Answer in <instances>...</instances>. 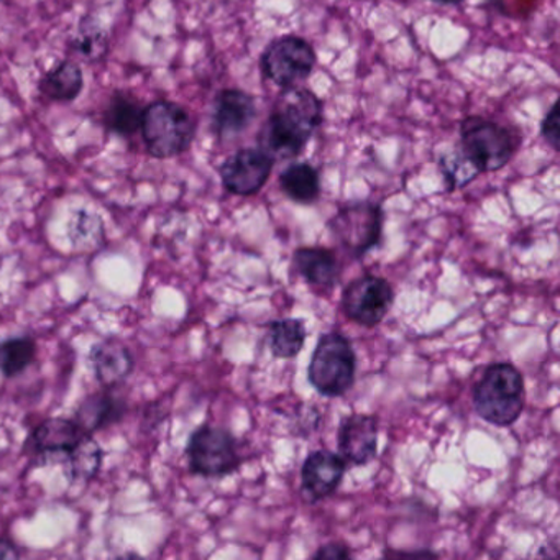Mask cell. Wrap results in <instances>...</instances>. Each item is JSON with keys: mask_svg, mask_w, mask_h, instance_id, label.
<instances>
[{"mask_svg": "<svg viewBox=\"0 0 560 560\" xmlns=\"http://www.w3.org/2000/svg\"><path fill=\"white\" fill-rule=\"evenodd\" d=\"M324 122L319 97L306 88L281 90L270 116L258 132V149L271 159H298Z\"/></svg>", "mask_w": 560, "mask_h": 560, "instance_id": "6da1fadb", "label": "cell"}, {"mask_svg": "<svg viewBox=\"0 0 560 560\" xmlns=\"http://www.w3.org/2000/svg\"><path fill=\"white\" fill-rule=\"evenodd\" d=\"M520 137L506 126L471 116L462 120L458 150L478 173H494L513 160Z\"/></svg>", "mask_w": 560, "mask_h": 560, "instance_id": "277c9868", "label": "cell"}, {"mask_svg": "<svg viewBox=\"0 0 560 560\" xmlns=\"http://www.w3.org/2000/svg\"><path fill=\"white\" fill-rule=\"evenodd\" d=\"M526 405L524 376L513 363H491L474 388V406L483 421L508 428L520 419Z\"/></svg>", "mask_w": 560, "mask_h": 560, "instance_id": "7a4b0ae2", "label": "cell"}, {"mask_svg": "<svg viewBox=\"0 0 560 560\" xmlns=\"http://www.w3.org/2000/svg\"><path fill=\"white\" fill-rule=\"evenodd\" d=\"M307 330L301 319L273 320L268 326V343L277 359H294L306 343Z\"/></svg>", "mask_w": 560, "mask_h": 560, "instance_id": "44dd1931", "label": "cell"}, {"mask_svg": "<svg viewBox=\"0 0 560 560\" xmlns=\"http://www.w3.org/2000/svg\"><path fill=\"white\" fill-rule=\"evenodd\" d=\"M37 340L32 336H15L0 342V373L8 380L18 378L37 360Z\"/></svg>", "mask_w": 560, "mask_h": 560, "instance_id": "ffe728a7", "label": "cell"}, {"mask_svg": "<svg viewBox=\"0 0 560 560\" xmlns=\"http://www.w3.org/2000/svg\"><path fill=\"white\" fill-rule=\"evenodd\" d=\"M540 137L550 149L559 152L560 149V103L556 101L550 107L549 113L544 117L540 124Z\"/></svg>", "mask_w": 560, "mask_h": 560, "instance_id": "4316f807", "label": "cell"}, {"mask_svg": "<svg viewBox=\"0 0 560 560\" xmlns=\"http://www.w3.org/2000/svg\"><path fill=\"white\" fill-rule=\"evenodd\" d=\"M431 2L441 5H460L464 0H431Z\"/></svg>", "mask_w": 560, "mask_h": 560, "instance_id": "f546056e", "label": "cell"}, {"mask_svg": "<svg viewBox=\"0 0 560 560\" xmlns=\"http://www.w3.org/2000/svg\"><path fill=\"white\" fill-rule=\"evenodd\" d=\"M284 195L298 205H314L320 196V178L310 163H293L280 175Z\"/></svg>", "mask_w": 560, "mask_h": 560, "instance_id": "ac0fdd59", "label": "cell"}, {"mask_svg": "<svg viewBox=\"0 0 560 560\" xmlns=\"http://www.w3.org/2000/svg\"><path fill=\"white\" fill-rule=\"evenodd\" d=\"M346 470L347 462L340 454L326 448L313 452L307 455L301 468L304 491L313 501L324 500L339 488Z\"/></svg>", "mask_w": 560, "mask_h": 560, "instance_id": "2e32d148", "label": "cell"}, {"mask_svg": "<svg viewBox=\"0 0 560 560\" xmlns=\"http://www.w3.org/2000/svg\"><path fill=\"white\" fill-rule=\"evenodd\" d=\"M273 166L275 160L264 150L242 149L222 163L219 175L231 195L254 196L267 185Z\"/></svg>", "mask_w": 560, "mask_h": 560, "instance_id": "8fae6325", "label": "cell"}, {"mask_svg": "<svg viewBox=\"0 0 560 560\" xmlns=\"http://www.w3.org/2000/svg\"><path fill=\"white\" fill-rule=\"evenodd\" d=\"M142 114L143 110H140L136 101L130 100L126 94H117L107 107L106 124L119 136H132L140 129Z\"/></svg>", "mask_w": 560, "mask_h": 560, "instance_id": "603a6c76", "label": "cell"}, {"mask_svg": "<svg viewBox=\"0 0 560 560\" xmlns=\"http://www.w3.org/2000/svg\"><path fill=\"white\" fill-rule=\"evenodd\" d=\"M313 557L314 559L340 560L350 559V557H352V552H350V549L346 544L330 542L320 547L317 552L313 553Z\"/></svg>", "mask_w": 560, "mask_h": 560, "instance_id": "83f0119b", "label": "cell"}, {"mask_svg": "<svg viewBox=\"0 0 560 560\" xmlns=\"http://www.w3.org/2000/svg\"><path fill=\"white\" fill-rule=\"evenodd\" d=\"M395 301L389 281L375 275H363L343 290L342 307L346 316L363 327L383 323Z\"/></svg>", "mask_w": 560, "mask_h": 560, "instance_id": "30bf717a", "label": "cell"}, {"mask_svg": "<svg viewBox=\"0 0 560 560\" xmlns=\"http://www.w3.org/2000/svg\"><path fill=\"white\" fill-rule=\"evenodd\" d=\"M357 357L352 343L339 332L320 337L307 366V378L319 395L337 398L355 382Z\"/></svg>", "mask_w": 560, "mask_h": 560, "instance_id": "5b68a950", "label": "cell"}, {"mask_svg": "<svg viewBox=\"0 0 560 560\" xmlns=\"http://www.w3.org/2000/svg\"><path fill=\"white\" fill-rule=\"evenodd\" d=\"M100 222L97 215L88 214V212H78L74 218L73 225H71V238L74 244L81 247H91L90 244H97V237L103 238V229L94 228V224Z\"/></svg>", "mask_w": 560, "mask_h": 560, "instance_id": "d4e9b609", "label": "cell"}, {"mask_svg": "<svg viewBox=\"0 0 560 560\" xmlns=\"http://www.w3.org/2000/svg\"><path fill=\"white\" fill-rule=\"evenodd\" d=\"M83 71L73 61H63L55 70L48 71L40 80V91L45 96L60 103L77 100L83 91Z\"/></svg>", "mask_w": 560, "mask_h": 560, "instance_id": "d6986e66", "label": "cell"}, {"mask_svg": "<svg viewBox=\"0 0 560 560\" xmlns=\"http://www.w3.org/2000/svg\"><path fill=\"white\" fill-rule=\"evenodd\" d=\"M143 142L153 159L182 155L191 147L196 124L188 110L172 101H156L142 114Z\"/></svg>", "mask_w": 560, "mask_h": 560, "instance_id": "3957f363", "label": "cell"}, {"mask_svg": "<svg viewBox=\"0 0 560 560\" xmlns=\"http://www.w3.org/2000/svg\"><path fill=\"white\" fill-rule=\"evenodd\" d=\"M104 451L100 442L90 435L77 452L67 460L68 474L73 481L90 483L103 467Z\"/></svg>", "mask_w": 560, "mask_h": 560, "instance_id": "7402d4cb", "label": "cell"}, {"mask_svg": "<svg viewBox=\"0 0 560 560\" xmlns=\"http://www.w3.org/2000/svg\"><path fill=\"white\" fill-rule=\"evenodd\" d=\"M439 165H441V172L444 173L448 191L464 188V186H467L468 183L474 182V179L480 175V173L474 168V165L465 159L460 150L442 155Z\"/></svg>", "mask_w": 560, "mask_h": 560, "instance_id": "cb8c5ba5", "label": "cell"}, {"mask_svg": "<svg viewBox=\"0 0 560 560\" xmlns=\"http://www.w3.org/2000/svg\"><path fill=\"white\" fill-rule=\"evenodd\" d=\"M129 411L126 398L117 395V389L101 388L91 393L78 405L73 419L88 432L94 435L104 429L119 424Z\"/></svg>", "mask_w": 560, "mask_h": 560, "instance_id": "9a60e30c", "label": "cell"}, {"mask_svg": "<svg viewBox=\"0 0 560 560\" xmlns=\"http://www.w3.org/2000/svg\"><path fill=\"white\" fill-rule=\"evenodd\" d=\"M24 556V550L11 537L0 536V560L4 559H21Z\"/></svg>", "mask_w": 560, "mask_h": 560, "instance_id": "f1b7e54d", "label": "cell"}, {"mask_svg": "<svg viewBox=\"0 0 560 560\" xmlns=\"http://www.w3.org/2000/svg\"><path fill=\"white\" fill-rule=\"evenodd\" d=\"M385 212L378 202L353 201L343 205L329 221V231L337 244L362 258L382 244Z\"/></svg>", "mask_w": 560, "mask_h": 560, "instance_id": "52a82bcc", "label": "cell"}, {"mask_svg": "<svg viewBox=\"0 0 560 560\" xmlns=\"http://www.w3.org/2000/svg\"><path fill=\"white\" fill-rule=\"evenodd\" d=\"M73 418L42 419L25 439L22 454L35 464H50L55 458H68L90 438Z\"/></svg>", "mask_w": 560, "mask_h": 560, "instance_id": "9c48e42d", "label": "cell"}, {"mask_svg": "<svg viewBox=\"0 0 560 560\" xmlns=\"http://www.w3.org/2000/svg\"><path fill=\"white\" fill-rule=\"evenodd\" d=\"M293 267L307 283L323 290H332L339 280V261L329 248H298L293 254Z\"/></svg>", "mask_w": 560, "mask_h": 560, "instance_id": "e0dca14e", "label": "cell"}, {"mask_svg": "<svg viewBox=\"0 0 560 560\" xmlns=\"http://www.w3.org/2000/svg\"><path fill=\"white\" fill-rule=\"evenodd\" d=\"M91 31H88V27H81L80 37L74 42L77 45L78 51L84 55V57L90 58V60H97V58L103 57L104 51L107 48V38L100 28L90 27Z\"/></svg>", "mask_w": 560, "mask_h": 560, "instance_id": "484cf974", "label": "cell"}, {"mask_svg": "<svg viewBox=\"0 0 560 560\" xmlns=\"http://www.w3.org/2000/svg\"><path fill=\"white\" fill-rule=\"evenodd\" d=\"M257 101L242 90H224L214 101L212 129L221 140H231L250 129L257 119Z\"/></svg>", "mask_w": 560, "mask_h": 560, "instance_id": "7c38bea8", "label": "cell"}, {"mask_svg": "<svg viewBox=\"0 0 560 560\" xmlns=\"http://www.w3.org/2000/svg\"><path fill=\"white\" fill-rule=\"evenodd\" d=\"M189 471L202 478H222L234 474L242 464L238 442L228 429L199 425L186 445Z\"/></svg>", "mask_w": 560, "mask_h": 560, "instance_id": "8992f818", "label": "cell"}, {"mask_svg": "<svg viewBox=\"0 0 560 560\" xmlns=\"http://www.w3.org/2000/svg\"><path fill=\"white\" fill-rule=\"evenodd\" d=\"M337 442L347 464H370L378 451V421L370 415L349 416L340 422Z\"/></svg>", "mask_w": 560, "mask_h": 560, "instance_id": "4fadbf2b", "label": "cell"}, {"mask_svg": "<svg viewBox=\"0 0 560 560\" xmlns=\"http://www.w3.org/2000/svg\"><path fill=\"white\" fill-rule=\"evenodd\" d=\"M94 376L101 388L119 389L136 369V359L129 347L116 337H107L91 349Z\"/></svg>", "mask_w": 560, "mask_h": 560, "instance_id": "5bb4252c", "label": "cell"}, {"mask_svg": "<svg viewBox=\"0 0 560 560\" xmlns=\"http://www.w3.org/2000/svg\"><path fill=\"white\" fill-rule=\"evenodd\" d=\"M316 63L313 45L296 35L275 38L260 58L261 73L280 90L300 86L311 77Z\"/></svg>", "mask_w": 560, "mask_h": 560, "instance_id": "ba28073f", "label": "cell"}]
</instances>
